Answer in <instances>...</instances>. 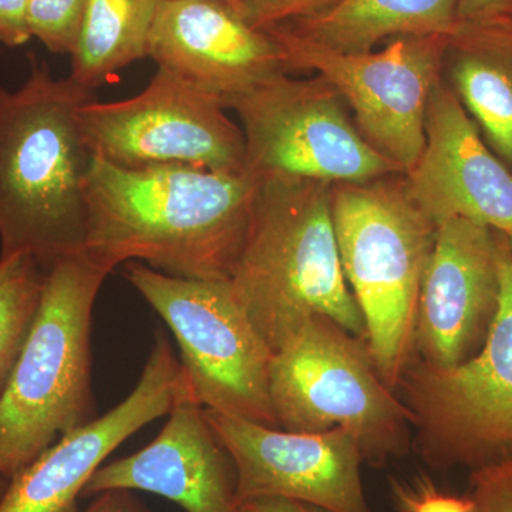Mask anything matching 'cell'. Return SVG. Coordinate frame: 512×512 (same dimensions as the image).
I'll return each instance as SVG.
<instances>
[{"label":"cell","instance_id":"cell-1","mask_svg":"<svg viewBox=\"0 0 512 512\" xmlns=\"http://www.w3.org/2000/svg\"><path fill=\"white\" fill-rule=\"evenodd\" d=\"M259 178L251 171L126 168L92 156L86 180V252L111 271L146 262L167 275L231 279Z\"/></svg>","mask_w":512,"mask_h":512},{"label":"cell","instance_id":"cell-2","mask_svg":"<svg viewBox=\"0 0 512 512\" xmlns=\"http://www.w3.org/2000/svg\"><path fill=\"white\" fill-rule=\"evenodd\" d=\"M93 99L35 55L22 86H0V258L29 255L47 271L86 252L92 153L79 111Z\"/></svg>","mask_w":512,"mask_h":512},{"label":"cell","instance_id":"cell-3","mask_svg":"<svg viewBox=\"0 0 512 512\" xmlns=\"http://www.w3.org/2000/svg\"><path fill=\"white\" fill-rule=\"evenodd\" d=\"M229 282L272 353L318 316L367 342L365 319L340 264L326 183L259 178Z\"/></svg>","mask_w":512,"mask_h":512},{"label":"cell","instance_id":"cell-4","mask_svg":"<svg viewBox=\"0 0 512 512\" xmlns=\"http://www.w3.org/2000/svg\"><path fill=\"white\" fill-rule=\"evenodd\" d=\"M111 272L87 252L47 269L35 319L0 392V476L6 480L63 434L99 417L92 320Z\"/></svg>","mask_w":512,"mask_h":512},{"label":"cell","instance_id":"cell-5","mask_svg":"<svg viewBox=\"0 0 512 512\" xmlns=\"http://www.w3.org/2000/svg\"><path fill=\"white\" fill-rule=\"evenodd\" d=\"M340 264L380 376L394 392L416 359L417 305L436 225L407 191L346 184L332 195Z\"/></svg>","mask_w":512,"mask_h":512},{"label":"cell","instance_id":"cell-6","mask_svg":"<svg viewBox=\"0 0 512 512\" xmlns=\"http://www.w3.org/2000/svg\"><path fill=\"white\" fill-rule=\"evenodd\" d=\"M269 396L279 429L349 431L373 467L413 450V424L384 382L365 339L335 320L313 318L272 356Z\"/></svg>","mask_w":512,"mask_h":512},{"label":"cell","instance_id":"cell-7","mask_svg":"<svg viewBox=\"0 0 512 512\" xmlns=\"http://www.w3.org/2000/svg\"><path fill=\"white\" fill-rule=\"evenodd\" d=\"M497 248L500 299L484 345L447 369L414 359L397 386L413 448L436 471H473L512 454V248L500 232Z\"/></svg>","mask_w":512,"mask_h":512},{"label":"cell","instance_id":"cell-8","mask_svg":"<svg viewBox=\"0 0 512 512\" xmlns=\"http://www.w3.org/2000/svg\"><path fill=\"white\" fill-rule=\"evenodd\" d=\"M124 276L173 332L195 403L279 429L269 396L274 353L228 279L180 278L141 262H127Z\"/></svg>","mask_w":512,"mask_h":512},{"label":"cell","instance_id":"cell-9","mask_svg":"<svg viewBox=\"0 0 512 512\" xmlns=\"http://www.w3.org/2000/svg\"><path fill=\"white\" fill-rule=\"evenodd\" d=\"M225 109L221 97L158 67L143 92L110 103L90 100L79 120L92 156L120 167L244 173V131Z\"/></svg>","mask_w":512,"mask_h":512},{"label":"cell","instance_id":"cell-10","mask_svg":"<svg viewBox=\"0 0 512 512\" xmlns=\"http://www.w3.org/2000/svg\"><path fill=\"white\" fill-rule=\"evenodd\" d=\"M339 94L323 80L298 82L285 74L232 97L256 177L362 184L402 168L352 126Z\"/></svg>","mask_w":512,"mask_h":512},{"label":"cell","instance_id":"cell-11","mask_svg":"<svg viewBox=\"0 0 512 512\" xmlns=\"http://www.w3.org/2000/svg\"><path fill=\"white\" fill-rule=\"evenodd\" d=\"M288 66L316 70L355 111L362 136L410 171L426 146L439 37L404 36L373 53H340L281 25L268 28Z\"/></svg>","mask_w":512,"mask_h":512},{"label":"cell","instance_id":"cell-12","mask_svg":"<svg viewBox=\"0 0 512 512\" xmlns=\"http://www.w3.org/2000/svg\"><path fill=\"white\" fill-rule=\"evenodd\" d=\"M192 400L168 336L157 330L140 379L126 399L82 427L63 434L10 477L0 512H79L77 501L113 451L138 430Z\"/></svg>","mask_w":512,"mask_h":512},{"label":"cell","instance_id":"cell-13","mask_svg":"<svg viewBox=\"0 0 512 512\" xmlns=\"http://www.w3.org/2000/svg\"><path fill=\"white\" fill-rule=\"evenodd\" d=\"M205 412L237 467L239 505L276 497L329 512H372L360 474L365 458L349 431L293 433Z\"/></svg>","mask_w":512,"mask_h":512},{"label":"cell","instance_id":"cell-14","mask_svg":"<svg viewBox=\"0 0 512 512\" xmlns=\"http://www.w3.org/2000/svg\"><path fill=\"white\" fill-rule=\"evenodd\" d=\"M497 235L454 218L436 227L417 305L416 359L447 369L476 355L500 299Z\"/></svg>","mask_w":512,"mask_h":512},{"label":"cell","instance_id":"cell-15","mask_svg":"<svg viewBox=\"0 0 512 512\" xmlns=\"http://www.w3.org/2000/svg\"><path fill=\"white\" fill-rule=\"evenodd\" d=\"M148 57L224 103L281 76L288 67L269 30L252 25L227 0H163Z\"/></svg>","mask_w":512,"mask_h":512},{"label":"cell","instance_id":"cell-16","mask_svg":"<svg viewBox=\"0 0 512 512\" xmlns=\"http://www.w3.org/2000/svg\"><path fill=\"white\" fill-rule=\"evenodd\" d=\"M409 173L407 194L436 227L464 218L512 239V175L439 83L427 104L426 146Z\"/></svg>","mask_w":512,"mask_h":512},{"label":"cell","instance_id":"cell-17","mask_svg":"<svg viewBox=\"0 0 512 512\" xmlns=\"http://www.w3.org/2000/svg\"><path fill=\"white\" fill-rule=\"evenodd\" d=\"M110 490L144 491L180 505L185 512H241L238 474L231 454L194 400H181L146 447L103 464L82 498Z\"/></svg>","mask_w":512,"mask_h":512},{"label":"cell","instance_id":"cell-18","mask_svg":"<svg viewBox=\"0 0 512 512\" xmlns=\"http://www.w3.org/2000/svg\"><path fill=\"white\" fill-rule=\"evenodd\" d=\"M458 0H336L291 29L340 53H365L384 37H440L456 26Z\"/></svg>","mask_w":512,"mask_h":512},{"label":"cell","instance_id":"cell-19","mask_svg":"<svg viewBox=\"0 0 512 512\" xmlns=\"http://www.w3.org/2000/svg\"><path fill=\"white\" fill-rule=\"evenodd\" d=\"M163 0H86L72 52L70 79L94 93L121 70L148 57Z\"/></svg>","mask_w":512,"mask_h":512},{"label":"cell","instance_id":"cell-20","mask_svg":"<svg viewBox=\"0 0 512 512\" xmlns=\"http://www.w3.org/2000/svg\"><path fill=\"white\" fill-rule=\"evenodd\" d=\"M453 76L468 110L512 163L511 70L488 57L466 56L458 60Z\"/></svg>","mask_w":512,"mask_h":512},{"label":"cell","instance_id":"cell-21","mask_svg":"<svg viewBox=\"0 0 512 512\" xmlns=\"http://www.w3.org/2000/svg\"><path fill=\"white\" fill-rule=\"evenodd\" d=\"M45 276L32 256L0 258V392L35 319Z\"/></svg>","mask_w":512,"mask_h":512},{"label":"cell","instance_id":"cell-22","mask_svg":"<svg viewBox=\"0 0 512 512\" xmlns=\"http://www.w3.org/2000/svg\"><path fill=\"white\" fill-rule=\"evenodd\" d=\"M86 0H29L30 35L56 55H72Z\"/></svg>","mask_w":512,"mask_h":512},{"label":"cell","instance_id":"cell-23","mask_svg":"<svg viewBox=\"0 0 512 512\" xmlns=\"http://www.w3.org/2000/svg\"><path fill=\"white\" fill-rule=\"evenodd\" d=\"M390 494L399 512H473L470 498L440 490L429 477L390 480Z\"/></svg>","mask_w":512,"mask_h":512},{"label":"cell","instance_id":"cell-24","mask_svg":"<svg viewBox=\"0 0 512 512\" xmlns=\"http://www.w3.org/2000/svg\"><path fill=\"white\" fill-rule=\"evenodd\" d=\"M473 512H512V454L470 474Z\"/></svg>","mask_w":512,"mask_h":512},{"label":"cell","instance_id":"cell-25","mask_svg":"<svg viewBox=\"0 0 512 512\" xmlns=\"http://www.w3.org/2000/svg\"><path fill=\"white\" fill-rule=\"evenodd\" d=\"M328 2L330 0H239L237 8L252 25L268 29L285 20L312 15L318 12V6Z\"/></svg>","mask_w":512,"mask_h":512},{"label":"cell","instance_id":"cell-26","mask_svg":"<svg viewBox=\"0 0 512 512\" xmlns=\"http://www.w3.org/2000/svg\"><path fill=\"white\" fill-rule=\"evenodd\" d=\"M30 39L29 0H0V46H23Z\"/></svg>","mask_w":512,"mask_h":512},{"label":"cell","instance_id":"cell-27","mask_svg":"<svg viewBox=\"0 0 512 512\" xmlns=\"http://www.w3.org/2000/svg\"><path fill=\"white\" fill-rule=\"evenodd\" d=\"M82 512H154L134 491L110 490L97 494L92 503Z\"/></svg>","mask_w":512,"mask_h":512},{"label":"cell","instance_id":"cell-28","mask_svg":"<svg viewBox=\"0 0 512 512\" xmlns=\"http://www.w3.org/2000/svg\"><path fill=\"white\" fill-rule=\"evenodd\" d=\"M241 512H329L313 505L286 500V498H252L239 505Z\"/></svg>","mask_w":512,"mask_h":512},{"label":"cell","instance_id":"cell-29","mask_svg":"<svg viewBox=\"0 0 512 512\" xmlns=\"http://www.w3.org/2000/svg\"><path fill=\"white\" fill-rule=\"evenodd\" d=\"M458 10L466 18L490 20L510 13L512 0H461Z\"/></svg>","mask_w":512,"mask_h":512},{"label":"cell","instance_id":"cell-30","mask_svg":"<svg viewBox=\"0 0 512 512\" xmlns=\"http://www.w3.org/2000/svg\"><path fill=\"white\" fill-rule=\"evenodd\" d=\"M8 481L5 477L0 476V497L5 493L6 487H8Z\"/></svg>","mask_w":512,"mask_h":512},{"label":"cell","instance_id":"cell-31","mask_svg":"<svg viewBox=\"0 0 512 512\" xmlns=\"http://www.w3.org/2000/svg\"><path fill=\"white\" fill-rule=\"evenodd\" d=\"M227 2H231V3H234V5H237V3L239 2V0H227Z\"/></svg>","mask_w":512,"mask_h":512},{"label":"cell","instance_id":"cell-32","mask_svg":"<svg viewBox=\"0 0 512 512\" xmlns=\"http://www.w3.org/2000/svg\"><path fill=\"white\" fill-rule=\"evenodd\" d=\"M508 241H510V244H511V248H512V239H508Z\"/></svg>","mask_w":512,"mask_h":512}]
</instances>
